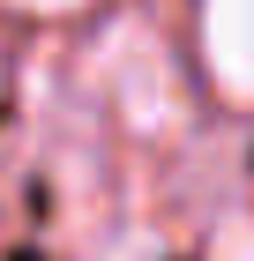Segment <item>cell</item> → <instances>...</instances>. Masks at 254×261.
Wrapping results in <instances>:
<instances>
[{
    "label": "cell",
    "instance_id": "6da1fadb",
    "mask_svg": "<svg viewBox=\"0 0 254 261\" xmlns=\"http://www.w3.org/2000/svg\"><path fill=\"white\" fill-rule=\"evenodd\" d=\"M202 67L224 105H254V0H202Z\"/></svg>",
    "mask_w": 254,
    "mask_h": 261
},
{
    "label": "cell",
    "instance_id": "7a4b0ae2",
    "mask_svg": "<svg viewBox=\"0 0 254 261\" xmlns=\"http://www.w3.org/2000/svg\"><path fill=\"white\" fill-rule=\"evenodd\" d=\"M210 261H254V209H239V217H224V224H217Z\"/></svg>",
    "mask_w": 254,
    "mask_h": 261
},
{
    "label": "cell",
    "instance_id": "3957f363",
    "mask_svg": "<svg viewBox=\"0 0 254 261\" xmlns=\"http://www.w3.org/2000/svg\"><path fill=\"white\" fill-rule=\"evenodd\" d=\"M0 8H15V15H75L90 0H0Z\"/></svg>",
    "mask_w": 254,
    "mask_h": 261
},
{
    "label": "cell",
    "instance_id": "277c9868",
    "mask_svg": "<svg viewBox=\"0 0 254 261\" xmlns=\"http://www.w3.org/2000/svg\"><path fill=\"white\" fill-rule=\"evenodd\" d=\"M98 261H157V254H150V239H120V246H105Z\"/></svg>",
    "mask_w": 254,
    "mask_h": 261
}]
</instances>
